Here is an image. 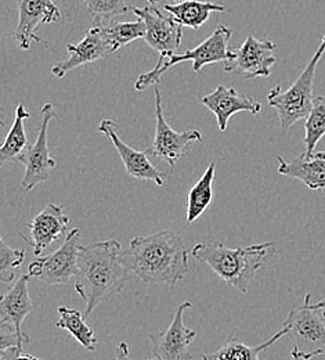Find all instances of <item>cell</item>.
Returning a JSON list of instances; mask_svg holds the SVG:
<instances>
[{"label":"cell","mask_w":325,"mask_h":360,"mask_svg":"<svg viewBox=\"0 0 325 360\" xmlns=\"http://www.w3.org/2000/svg\"><path fill=\"white\" fill-rule=\"evenodd\" d=\"M310 308L312 309H317V311H321V314L325 317V298L324 300H321V301H319V302H312L310 301Z\"/></svg>","instance_id":"obj_31"},{"label":"cell","mask_w":325,"mask_h":360,"mask_svg":"<svg viewBox=\"0 0 325 360\" xmlns=\"http://www.w3.org/2000/svg\"><path fill=\"white\" fill-rule=\"evenodd\" d=\"M60 319L55 327L68 331L85 349L94 352L97 347V337L93 328L86 323V317L81 311L68 307L58 308Z\"/></svg>","instance_id":"obj_24"},{"label":"cell","mask_w":325,"mask_h":360,"mask_svg":"<svg viewBox=\"0 0 325 360\" xmlns=\"http://www.w3.org/2000/svg\"><path fill=\"white\" fill-rule=\"evenodd\" d=\"M98 132L105 136L118 151L128 175L133 179L150 180L157 186L165 184L166 175L161 172L150 160L148 151H138L126 144L118 134V127L112 120H102L98 125Z\"/></svg>","instance_id":"obj_14"},{"label":"cell","mask_w":325,"mask_h":360,"mask_svg":"<svg viewBox=\"0 0 325 360\" xmlns=\"http://www.w3.org/2000/svg\"><path fill=\"white\" fill-rule=\"evenodd\" d=\"M147 360H154V359H147Z\"/></svg>","instance_id":"obj_33"},{"label":"cell","mask_w":325,"mask_h":360,"mask_svg":"<svg viewBox=\"0 0 325 360\" xmlns=\"http://www.w3.org/2000/svg\"><path fill=\"white\" fill-rule=\"evenodd\" d=\"M31 276L22 274L15 284L1 297L0 312H1V328L14 331L21 342L28 344L29 338L21 330L25 317L34 309V301L29 297L28 283Z\"/></svg>","instance_id":"obj_17"},{"label":"cell","mask_w":325,"mask_h":360,"mask_svg":"<svg viewBox=\"0 0 325 360\" xmlns=\"http://www.w3.org/2000/svg\"><path fill=\"white\" fill-rule=\"evenodd\" d=\"M277 161L279 175L300 180L307 188L314 191L325 190V151H305L291 161L277 155Z\"/></svg>","instance_id":"obj_19"},{"label":"cell","mask_w":325,"mask_h":360,"mask_svg":"<svg viewBox=\"0 0 325 360\" xmlns=\"http://www.w3.org/2000/svg\"><path fill=\"white\" fill-rule=\"evenodd\" d=\"M81 229H71L64 243L53 254L38 257L28 266V274L47 285L68 284L78 274Z\"/></svg>","instance_id":"obj_7"},{"label":"cell","mask_w":325,"mask_h":360,"mask_svg":"<svg viewBox=\"0 0 325 360\" xmlns=\"http://www.w3.org/2000/svg\"><path fill=\"white\" fill-rule=\"evenodd\" d=\"M131 274L118 240L81 245L75 291L86 304L85 317L89 319L97 307L119 295Z\"/></svg>","instance_id":"obj_1"},{"label":"cell","mask_w":325,"mask_h":360,"mask_svg":"<svg viewBox=\"0 0 325 360\" xmlns=\"http://www.w3.org/2000/svg\"><path fill=\"white\" fill-rule=\"evenodd\" d=\"M67 49L68 57L54 64L51 68V74L58 79L64 78L69 71L77 70L78 67L98 61L112 54L104 38L101 25H94L91 30H88L85 38L81 42L68 44Z\"/></svg>","instance_id":"obj_16"},{"label":"cell","mask_w":325,"mask_h":360,"mask_svg":"<svg viewBox=\"0 0 325 360\" xmlns=\"http://www.w3.org/2000/svg\"><path fill=\"white\" fill-rule=\"evenodd\" d=\"M68 225L69 218L64 212V208L55 202H48L28 225L32 241L24 236L21 237L32 245L34 254L41 257L54 241L67 233Z\"/></svg>","instance_id":"obj_18"},{"label":"cell","mask_w":325,"mask_h":360,"mask_svg":"<svg viewBox=\"0 0 325 360\" xmlns=\"http://www.w3.org/2000/svg\"><path fill=\"white\" fill-rule=\"evenodd\" d=\"M25 261V250L8 247L3 237H0V280L3 283H11L14 280L15 270Z\"/></svg>","instance_id":"obj_28"},{"label":"cell","mask_w":325,"mask_h":360,"mask_svg":"<svg viewBox=\"0 0 325 360\" xmlns=\"http://www.w3.org/2000/svg\"><path fill=\"white\" fill-rule=\"evenodd\" d=\"M164 10L171 14L180 25L199 30L206 24L212 13H225L226 7L213 1L186 0L176 4H164Z\"/></svg>","instance_id":"obj_22"},{"label":"cell","mask_w":325,"mask_h":360,"mask_svg":"<svg viewBox=\"0 0 325 360\" xmlns=\"http://www.w3.org/2000/svg\"><path fill=\"white\" fill-rule=\"evenodd\" d=\"M124 257L131 273L144 284H168L171 290L190 269L185 241L173 230L136 236Z\"/></svg>","instance_id":"obj_2"},{"label":"cell","mask_w":325,"mask_h":360,"mask_svg":"<svg viewBox=\"0 0 325 360\" xmlns=\"http://www.w3.org/2000/svg\"><path fill=\"white\" fill-rule=\"evenodd\" d=\"M325 53V35L321 38V44L302 74L298 77V79L288 88V90L282 91L281 85L269 91L267 101L269 105L277 110L279 114V127L282 131H288L292 125L296 122L306 120L312 105H313V84L316 77V70L319 65V61Z\"/></svg>","instance_id":"obj_4"},{"label":"cell","mask_w":325,"mask_h":360,"mask_svg":"<svg viewBox=\"0 0 325 360\" xmlns=\"http://www.w3.org/2000/svg\"><path fill=\"white\" fill-rule=\"evenodd\" d=\"M232 31L226 27V25H219L213 34L206 38L202 44L187 50L185 53H175L171 57L166 58L164 65L159 70L152 68L151 71L141 74L139 78L135 82V89L138 91H144L148 89L150 86H157L161 82L162 75L171 70L172 67L185 63V61H191L192 63V70L197 74H201L202 68L209 64H216V63H226L230 58L232 50L229 49V44L232 39Z\"/></svg>","instance_id":"obj_5"},{"label":"cell","mask_w":325,"mask_h":360,"mask_svg":"<svg viewBox=\"0 0 325 360\" xmlns=\"http://www.w3.org/2000/svg\"><path fill=\"white\" fill-rule=\"evenodd\" d=\"M276 47L273 41H260L248 35L241 47L232 50L230 58L223 63L225 71L245 79L267 78L272 74V67L277 63Z\"/></svg>","instance_id":"obj_10"},{"label":"cell","mask_w":325,"mask_h":360,"mask_svg":"<svg viewBox=\"0 0 325 360\" xmlns=\"http://www.w3.org/2000/svg\"><path fill=\"white\" fill-rule=\"evenodd\" d=\"M150 1V4H155L157 1H161V0H148ZM175 1H178V3H182V1H186V0H175Z\"/></svg>","instance_id":"obj_32"},{"label":"cell","mask_w":325,"mask_h":360,"mask_svg":"<svg viewBox=\"0 0 325 360\" xmlns=\"http://www.w3.org/2000/svg\"><path fill=\"white\" fill-rule=\"evenodd\" d=\"M325 136V96H317L313 100L312 110L305 120L306 153H314L319 141Z\"/></svg>","instance_id":"obj_26"},{"label":"cell","mask_w":325,"mask_h":360,"mask_svg":"<svg viewBox=\"0 0 325 360\" xmlns=\"http://www.w3.org/2000/svg\"><path fill=\"white\" fill-rule=\"evenodd\" d=\"M192 257L208 265L220 280L234 290L246 294L251 280L276 255L273 241L230 248L220 241L198 243L192 248Z\"/></svg>","instance_id":"obj_3"},{"label":"cell","mask_w":325,"mask_h":360,"mask_svg":"<svg viewBox=\"0 0 325 360\" xmlns=\"http://www.w3.org/2000/svg\"><path fill=\"white\" fill-rule=\"evenodd\" d=\"M102 34L107 41V45L110 47L111 53H115L121 47L135 42L145 37L147 27L142 20L138 21H128V22H117L112 25H101Z\"/></svg>","instance_id":"obj_25"},{"label":"cell","mask_w":325,"mask_h":360,"mask_svg":"<svg viewBox=\"0 0 325 360\" xmlns=\"http://www.w3.org/2000/svg\"><path fill=\"white\" fill-rule=\"evenodd\" d=\"M114 360H132L129 356V345L128 342L122 341L118 344L117 349H115V359Z\"/></svg>","instance_id":"obj_30"},{"label":"cell","mask_w":325,"mask_h":360,"mask_svg":"<svg viewBox=\"0 0 325 360\" xmlns=\"http://www.w3.org/2000/svg\"><path fill=\"white\" fill-rule=\"evenodd\" d=\"M31 117V112L24 104H20L15 110L14 122L0 147V167L7 162L22 164L25 154L28 153V136L25 131V121Z\"/></svg>","instance_id":"obj_20"},{"label":"cell","mask_w":325,"mask_h":360,"mask_svg":"<svg viewBox=\"0 0 325 360\" xmlns=\"http://www.w3.org/2000/svg\"><path fill=\"white\" fill-rule=\"evenodd\" d=\"M216 162L212 161L204 175L190 188L186 197L187 224H194L212 204L213 200V180Z\"/></svg>","instance_id":"obj_23"},{"label":"cell","mask_w":325,"mask_h":360,"mask_svg":"<svg viewBox=\"0 0 325 360\" xmlns=\"http://www.w3.org/2000/svg\"><path fill=\"white\" fill-rule=\"evenodd\" d=\"M154 96L155 136L151 147L147 148V151L151 158H154L155 161H164L173 169L176 162L185 157L188 146L194 141H202L204 136L199 129H187L183 132H178L171 128V125L165 120L161 91L157 86L154 89Z\"/></svg>","instance_id":"obj_8"},{"label":"cell","mask_w":325,"mask_h":360,"mask_svg":"<svg viewBox=\"0 0 325 360\" xmlns=\"http://www.w3.org/2000/svg\"><path fill=\"white\" fill-rule=\"evenodd\" d=\"M285 335H288V330L282 327L266 342L260 345H248L239 341L238 337L232 333L222 348L212 354H204L201 360H260V355Z\"/></svg>","instance_id":"obj_21"},{"label":"cell","mask_w":325,"mask_h":360,"mask_svg":"<svg viewBox=\"0 0 325 360\" xmlns=\"http://www.w3.org/2000/svg\"><path fill=\"white\" fill-rule=\"evenodd\" d=\"M310 301L312 295L306 294L303 304L292 309L282 324L293 344L291 349L293 360H310L324 354L325 317L321 311L310 308Z\"/></svg>","instance_id":"obj_6"},{"label":"cell","mask_w":325,"mask_h":360,"mask_svg":"<svg viewBox=\"0 0 325 360\" xmlns=\"http://www.w3.org/2000/svg\"><path fill=\"white\" fill-rule=\"evenodd\" d=\"M132 11L144 21L147 27L145 42L151 49L159 53L155 70H159L168 57L175 54V50L182 44L183 25H180L171 14H162L155 4L145 7H132Z\"/></svg>","instance_id":"obj_9"},{"label":"cell","mask_w":325,"mask_h":360,"mask_svg":"<svg viewBox=\"0 0 325 360\" xmlns=\"http://www.w3.org/2000/svg\"><path fill=\"white\" fill-rule=\"evenodd\" d=\"M41 114L42 118L37 140L28 148V153L22 161L25 165V172L21 180V188L24 193H29L39 184L45 183L50 176V172L57 167V161L50 155L47 143L48 124L57 117L53 103H45Z\"/></svg>","instance_id":"obj_12"},{"label":"cell","mask_w":325,"mask_h":360,"mask_svg":"<svg viewBox=\"0 0 325 360\" xmlns=\"http://www.w3.org/2000/svg\"><path fill=\"white\" fill-rule=\"evenodd\" d=\"M211 112L216 115L218 128L223 134L227 131L232 115L238 112H249L259 115L262 112V103L251 96L238 93L234 88L219 85L212 93L206 94L199 100Z\"/></svg>","instance_id":"obj_15"},{"label":"cell","mask_w":325,"mask_h":360,"mask_svg":"<svg viewBox=\"0 0 325 360\" xmlns=\"http://www.w3.org/2000/svg\"><path fill=\"white\" fill-rule=\"evenodd\" d=\"M192 307L185 301L176 308L175 316L165 331H155L148 335L152 344L151 354L155 360H192L190 345L197 337V331L185 326V312Z\"/></svg>","instance_id":"obj_11"},{"label":"cell","mask_w":325,"mask_h":360,"mask_svg":"<svg viewBox=\"0 0 325 360\" xmlns=\"http://www.w3.org/2000/svg\"><path fill=\"white\" fill-rule=\"evenodd\" d=\"M82 1L86 4L97 25H104L107 21L118 15H124L129 10H132L128 6L126 0H82Z\"/></svg>","instance_id":"obj_27"},{"label":"cell","mask_w":325,"mask_h":360,"mask_svg":"<svg viewBox=\"0 0 325 360\" xmlns=\"http://www.w3.org/2000/svg\"><path fill=\"white\" fill-rule=\"evenodd\" d=\"M1 355V360H42L31 354H25L22 351V348H18V347H13V348H8L3 352H0Z\"/></svg>","instance_id":"obj_29"},{"label":"cell","mask_w":325,"mask_h":360,"mask_svg":"<svg viewBox=\"0 0 325 360\" xmlns=\"http://www.w3.org/2000/svg\"><path fill=\"white\" fill-rule=\"evenodd\" d=\"M18 8V24L14 38L22 50H28L34 42L42 44L38 28L42 24H53L61 20V10L54 0H15Z\"/></svg>","instance_id":"obj_13"}]
</instances>
